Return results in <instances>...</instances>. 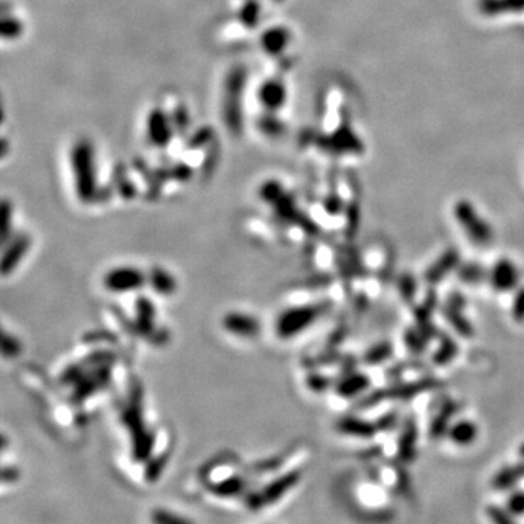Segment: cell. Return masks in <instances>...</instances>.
Returning a JSON list of instances; mask_svg holds the SVG:
<instances>
[{"mask_svg":"<svg viewBox=\"0 0 524 524\" xmlns=\"http://www.w3.org/2000/svg\"><path fill=\"white\" fill-rule=\"evenodd\" d=\"M486 514L493 523H497V524H508L514 521V515L508 510H503L501 507L489 506L486 508Z\"/></svg>","mask_w":524,"mask_h":524,"instance_id":"obj_24","label":"cell"},{"mask_svg":"<svg viewBox=\"0 0 524 524\" xmlns=\"http://www.w3.org/2000/svg\"><path fill=\"white\" fill-rule=\"evenodd\" d=\"M459 411V405L453 400H446L439 414L434 417V420L430 424V437H432L434 440L442 439L443 435H447V431L450 428V420L457 414Z\"/></svg>","mask_w":524,"mask_h":524,"instance_id":"obj_13","label":"cell"},{"mask_svg":"<svg viewBox=\"0 0 524 524\" xmlns=\"http://www.w3.org/2000/svg\"><path fill=\"white\" fill-rule=\"evenodd\" d=\"M518 454H520V457L524 460V443L518 447Z\"/></svg>","mask_w":524,"mask_h":524,"instance_id":"obj_31","label":"cell"},{"mask_svg":"<svg viewBox=\"0 0 524 524\" xmlns=\"http://www.w3.org/2000/svg\"><path fill=\"white\" fill-rule=\"evenodd\" d=\"M393 354V345L391 341H382L369 348L363 360L367 366H378L388 361Z\"/></svg>","mask_w":524,"mask_h":524,"instance_id":"obj_18","label":"cell"},{"mask_svg":"<svg viewBox=\"0 0 524 524\" xmlns=\"http://www.w3.org/2000/svg\"><path fill=\"white\" fill-rule=\"evenodd\" d=\"M259 99L268 109L280 108L285 99L284 86L275 80H270L264 83L259 91Z\"/></svg>","mask_w":524,"mask_h":524,"instance_id":"obj_16","label":"cell"},{"mask_svg":"<svg viewBox=\"0 0 524 524\" xmlns=\"http://www.w3.org/2000/svg\"><path fill=\"white\" fill-rule=\"evenodd\" d=\"M447 437L453 442V444L459 447L471 446L478 437V427L472 421L462 420L450 425Z\"/></svg>","mask_w":524,"mask_h":524,"instance_id":"obj_14","label":"cell"},{"mask_svg":"<svg viewBox=\"0 0 524 524\" xmlns=\"http://www.w3.org/2000/svg\"><path fill=\"white\" fill-rule=\"evenodd\" d=\"M277 2H280V0H277Z\"/></svg>","mask_w":524,"mask_h":524,"instance_id":"obj_32","label":"cell"},{"mask_svg":"<svg viewBox=\"0 0 524 524\" xmlns=\"http://www.w3.org/2000/svg\"><path fill=\"white\" fill-rule=\"evenodd\" d=\"M143 275L133 268H120L108 274L105 284L108 288L124 293V291L134 290L143 284Z\"/></svg>","mask_w":524,"mask_h":524,"instance_id":"obj_9","label":"cell"},{"mask_svg":"<svg viewBox=\"0 0 524 524\" xmlns=\"http://www.w3.org/2000/svg\"><path fill=\"white\" fill-rule=\"evenodd\" d=\"M288 40V36L287 33L284 31V29L281 28H274L271 29V31H267L264 34V37H262V45H264V48L268 51V53H280L285 43Z\"/></svg>","mask_w":524,"mask_h":524,"instance_id":"obj_20","label":"cell"},{"mask_svg":"<svg viewBox=\"0 0 524 524\" xmlns=\"http://www.w3.org/2000/svg\"><path fill=\"white\" fill-rule=\"evenodd\" d=\"M328 383H329L328 378H325V377H319V376H313V378H312V381L309 382V386H310L312 389H315V391H320V389L328 388V386H329Z\"/></svg>","mask_w":524,"mask_h":524,"instance_id":"obj_30","label":"cell"},{"mask_svg":"<svg viewBox=\"0 0 524 524\" xmlns=\"http://www.w3.org/2000/svg\"><path fill=\"white\" fill-rule=\"evenodd\" d=\"M403 341L405 345L411 349L414 354H422L427 348L428 339L425 338V335L417 328V329H406L405 335H403Z\"/></svg>","mask_w":524,"mask_h":524,"instance_id":"obj_21","label":"cell"},{"mask_svg":"<svg viewBox=\"0 0 524 524\" xmlns=\"http://www.w3.org/2000/svg\"><path fill=\"white\" fill-rule=\"evenodd\" d=\"M507 510L514 515H524V492L523 491H515L513 492L508 501H507Z\"/></svg>","mask_w":524,"mask_h":524,"instance_id":"obj_23","label":"cell"},{"mask_svg":"<svg viewBox=\"0 0 524 524\" xmlns=\"http://www.w3.org/2000/svg\"><path fill=\"white\" fill-rule=\"evenodd\" d=\"M491 283L497 291H510L518 283V273L510 259H500L491 271Z\"/></svg>","mask_w":524,"mask_h":524,"instance_id":"obj_6","label":"cell"},{"mask_svg":"<svg viewBox=\"0 0 524 524\" xmlns=\"http://www.w3.org/2000/svg\"><path fill=\"white\" fill-rule=\"evenodd\" d=\"M399 290L400 296L406 303H413L417 291V283L415 278L411 274H403L399 280Z\"/></svg>","mask_w":524,"mask_h":524,"instance_id":"obj_22","label":"cell"},{"mask_svg":"<svg viewBox=\"0 0 524 524\" xmlns=\"http://www.w3.org/2000/svg\"><path fill=\"white\" fill-rule=\"evenodd\" d=\"M246 83V72L244 69L231 70L226 80V97L223 115L230 131L239 133L242 129V92Z\"/></svg>","mask_w":524,"mask_h":524,"instance_id":"obj_3","label":"cell"},{"mask_svg":"<svg viewBox=\"0 0 524 524\" xmlns=\"http://www.w3.org/2000/svg\"><path fill=\"white\" fill-rule=\"evenodd\" d=\"M371 385L370 377L364 373L351 371L346 374L342 381L337 385V393L341 398H356L359 395H363Z\"/></svg>","mask_w":524,"mask_h":524,"instance_id":"obj_11","label":"cell"},{"mask_svg":"<svg viewBox=\"0 0 524 524\" xmlns=\"http://www.w3.org/2000/svg\"><path fill=\"white\" fill-rule=\"evenodd\" d=\"M440 386H442V382L437 381V378L424 377V378H420V381L392 385L385 389H378L373 392L371 395L366 396L364 399H361L359 406L361 408V410H369V408H371L373 405L382 403L386 400H408V399L415 398L420 393L434 391Z\"/></svg>","mask_w":524,"mask_h":524,"instance_id":"obj_2","label":"cell"},{"mask_svg":"<svg viewBox=\"0 0 524 524\" xmlns=\"http://www.w3.org/2000/svg\"><path fill=\"white\" fill-rule=\"evenodd\" d=\"M459 275H460V278H463V281L472 283V281H481L484 273L476 266H466L464 268L460 270V274Z\"/></svg>","mask_w":524,"mask_h":524,"instance_id":"obj_28","label":"cell"},{"mask_svg":"<svg viewBox=\"0 0 524 524\" xmlns=\"http://www.w3.org/2000/svg\"><path fill=\"white\" fill-rule=\"evenodd\" d=\"M463 310L460 309H456V307H452L449 305L444 306L443 309V313H444V317L447 322L450 324V327L463 338H472L475 331H474V327L472 324L468 320V317H464L462 315Z\"/></svg>","mask_w":524,"mask_h":524,"instance_id":"obj_17","label":"cell"},{"mask_svg":"<svg viewBox=\"0 0 524 524\" xmlns=\"http://www.w3.org/2000/svg\"><path fill=\"white\" fill-rule=\"evenodd\" d=\"M337 430L345 435L357 437V439H371L378 431L376 422H370L357 417L341 418L337 422Z\"/></svg>","mask_w":524,"mask_h":524,"instance_id":"obj_10","label":"cell"},{"mask_svg":"<svg viewBox=\"0 0 524 524\" xmlns=\"http://www.w3.org/2000/svg\"><path fill=\"white\" fill-rule=\"evenodd\" d=\"M459 252L456 249H449L446 251L439 259H437L434 264L425 271L424 274V280L431 284L435 285L439 284L444 277H447L454 268H457L459 266Z\"/></svg>","mask_w":524,"mask_h":524,"instance_id":"obj_7","label":"cell"},{"mask_svg":"<svg viewBox=\"0 0 524 524\" xmlns=\"http://www.w3.org/2000/svg\"><path fill=\"white\" fill-rule=\"evenodd\" d=\"M328 303H320V305H307L290 309L278 317L277 322V332L283 338L295 337L300 334L302 331L307 329L313 322L322 316L328 310Z\"/></svg>","mask_w":524,"mask_h":524,"instance_id":"obj_4","label":"cell"},{"mask_svg":"<svg viewBox=\"0 0 524 524\" xmlns=\"http://www.w3.org/2000/svg\"><path fill=\"white\" fill-rule=\"evenodd\" d=\"M72 165L75 173L76 190L82 201H91L97 191L95 159L92 146L87 140L76 143L72 152Z\"/></svg>","mask_w":524,"mask_h":524,"instance_id":"obj_1","label":"cell"},{"mask_svg":"<svg viewBox=\"0 0 524 524\" xmlns=\"http://www.w3.org/2000/svg\"><path fill=\"white\" fill-rule=\"evenodd\" d=\"M523 479H524V462L500 469L492 478L491 485L495 489L504 491V489H510L511 486L517 485Z\"/></svg>","mask_w":524,"mask_h":524,"instance_id":"obj_15","label":"cell"},{"mask_svg":"<svg viewBox=\"0 0 524 524\" xmlns=\"http://www.w3.org/2000/svg\"><path fill=\"white\" fill-rule=\"evenodd\" d=\"M22 31V25L19 21H16L15 18H5L4 19V25H2V34L5 38H15L21 34Z\"/></svg>","mask_w":524,"mask_h":524,"instance_id":"obj_26","label":"cell"},{"mask_svg":"<svg viewBox=\"0 0 524 524\" xmlns=\"http://www.w3.org/2000/svg\"><path fill=\"white\" fill-rule=\"evenodd\" d=\"M511 316L517 324L524 322V288H521L514 298L513 307H511Z\"/></svg>","mask_w":524,"mask_h":524,"instance_id":"obj_25","label":"cell"},{"mask_svg":"<svg viewBox=\"0 0 524 524\" xmlns=\"http://www.w3.org/2000/svg\"><path fill=\"white\" fill-rule=\"evenodd\" d=\"M459 354V346L457 344L447 335H443L439 349H437L432 361L437 366H447L450 364Z\"/></svg>","mask_w":524,"mask_h":524,"instance_id":"obj_19","label":"cell"},{"mask_svg":"<svg viewBox=\"0 0 524 524\" xmlns=\"http://www.w3.org/2000/svg\"><path fill=\"white\" fill-rule=\"evenodd\" d=\"M456 217L460 223V226L468 233L469 238L479 244L486 245L492 239V231L489 226L475 213L474 207L469 202L462 201L456 206Z\"/></svg>","mask_w":524,"mask_h":524,"instance_id":"obj_5","label":"cell"},{"mask_svg":"<svg viewBox=\"0 0 524 524\" xmlns=\"http://www.w3.org/2000/svg\"><path fill=\"white\" fill-rule=\"evenodd\" d=\"M396 420H398V413H388L383 417H381V420L376 422V425L378 430H392L396 424Z\"/></svg>","mask_w":524,"mask_h":524,"instance_id":"obj_29","label":"cell"},{"mask_svg":"<svg viewBox=\"0 0 524 524\" xmlns=\"http://www.w3.org/2000/svg\"><path fill=\"white\" fill-rule=\"evenodd\" d=\"M259 19V6L255 4H249L242 11V21L248 26H255Z\"/></svg>","mask_w":524,"mask_h":524,"instance_id":"obj_27","label":"cell"},{"mask_svg":"<svg viewBox=\"0 0 524 524\" xmlns=\"http://www.w3.org/2000/svg\"><path fill=\"white\" fill-rule=\"evenodd\" d=\"M417 442H418V427L415 424V420L406 418L402 427V432L399 435V443H398V454L400 460L410 463L417 456Z\"/></svg>","mask_w":524,"mask_h":524,"instance_id":"obj_8","label":"cell"},{"mask_svg":"<svg viewBox=\"0 0 524 524\" xmlns=\"http://www.w3.org/2000/svg\"><path fill=\"white\" fill-rule=\"evenodd\" d=\"M148 134L151 141H153L156 146H166L169 143L172 136L170 123L160 109H156L149 115Z\"/></svg>","mask_w":524,"mask_h":524,"instance_id":"obj_12","label":"cell"}]
</instances>
